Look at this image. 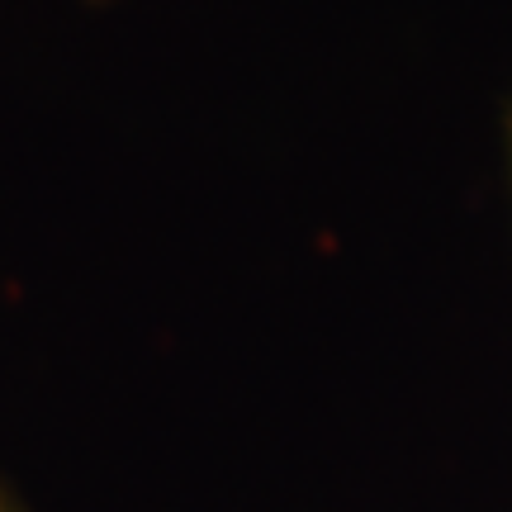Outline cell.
<instances>
[{"mask_svg": "<svg viewBox=\"0 0 512 512\" xmlns=\"http://www.w3.org/2000/svg\"><path fill=\"white\" fill-rule=\"evenodd\" d=\"M0 512H24V508H19V498L5 489V479H0Z\"/></svg>", "mask_w": 512, "mask_h": 512, "instance_id": "obj_1", "label": "cell"}]
</instances>
